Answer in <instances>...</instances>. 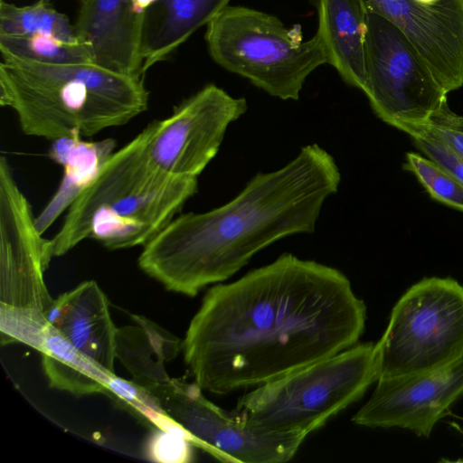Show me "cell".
<instances>
[{"label": "cell", "mask_w": 463, "mask_h": 463, "mask_svg": "<svg viewBox=\"0 0 463 463\" xmlns=\"http://www.w3.org/2000/svg\"><path fill=\"white\" fill-rule=\"evenodd\" d=\"M366 307L337 269L284 253L204 295L182 342L195 383L224 394L335 355L361 337Z\"/></svg>", "instance_id": "6da1fadb"}, {"label": "cell", "mask_w": 463, "mask_h": 463, "mask_svg": "<svg viewBox=\"0 0 463 463\" xmlns=\"http://www.w3.org/2000/svg\"><path fill=\"white\" fill-rule=\"evenodd\" d=\"M340 181L334 157L317 144L305 146L282 168L256 175L226 204L175 217L143 246L138 266L167 290L194 297L276 241L314 232Z\"/></svg>", "instance_id": "7a4b0ae2"}, {"label": "cell", "mask_w": 463, "mask_h": 463, "mask_svg": "<svg viewBox=\"0 0 463 463\" xmlns=\"http://www.w3.org/2000/svg\"><path fill=\"white\" fill-rule=\"evenodd\" d=\"M149 124L115 151L67 210L48 240L53 257L86 239L109 250L144 246L161 232L197 191L198 177L159 169L149 157Z\"/></svg>", "instance_id": "3957f363"}, {"label": "cell", "mask_w": 463, "mask_h": 463, "mask_svg": "<svg viewBox=\"0 0 463 463\" xmlns=\"http://www.w3.org/2000/svg\"><path fill=\"white\" fill-rule=\"evenodd\" d=\"M0 105L17 116L22 131L51 141L92 137L127 124L148 105L143 77L95 63L51 64L2 56Z\"/></svg>", "instance_id": "277c9868"}, {"label": "cell", "mask_w": 463, "mask_h": 463, "mask_svg": "<svg viewBox=\"0 0 463 463\" xmlns=\"http://www.w3.org/2000/svg\"><path fill=\"white\" fill-rule=\"evenodd\" d=\"M374 382L375 344L354 345L257 386L239 399L236 414L262 430L307 436L358 401Z\"/></svg>", "instance_id": "5b68a950"}, {"label": "cell", "mask_w": 463, "mask_h": 463, "mask_svg": "<svg viewBox=\"0 0 463 463\" xmlns=\"http://www.w3.org/2000/svg\"><path fill=\"white\" fill-rule=\"evenodd\" d=\"M212 59L268 94L297 100L307 78L327 59L319 36L303 40L300 25L286 26L273 14L228 5L207 25Z\"/></svg>", "instance_id": "8992f818"}, {"label": "cell", "mask_w": 463, "mask_h": 463, "mask_svg": "<svg viewBox=\"0 0 463 463\" xmlns=\"http://www.w3.org/2000/svg\"><path fill=\"white\" fill-rule=\"evenodd\" d=\"M52 259L35 224L32 206L7 158L0 157L1 344L23 343L41 350L53 302L44 281Z\"/></svg>", "instance_id": "52a82bcc"}, {"label": "cell", "mask_w": 463, "mask_h": 463, "mask_svg": "<svg viewBox=\"0 0 463 463\" xmlns=\"http://www.w3.org/2000/svg\"><path fill=\"white\" fill-rule=\"evenodd\" d=\"M463 355V286L424 278L393 307L375 344L377 381L424 373Z\"/></svg>", "instance_id": "ba28073f"}, {"label": "cell", "mask_w": 463, "mask_h": 463, "mask_svg": "<svg viewBox=\"0 0 463 463\" xmlns=\"http://www.w3.org/2000/svg\"><path fill=\"white\" fill-rule=\"evenodd\" d=\"M366 81L363 92L375 115L395 128L424 123L463 130V117L448 104V93L405 34L367 10Z\"/></svg>", "instance_id": "9c48e42d"}, {"label": "cell", "mask_w": 463, "mask_h": 463, "mask_svg": "<svg viewBox=\"0 0 463 463\" xmlns=\"http://www.w3.org/2000/svg\"><path fill=\"white\" fill-rule=\"evenodd\" d=\"M195 383L170 378L149 392L163 410L213 458L231 463H283L298 452L306 435L257 429L236 413L208 401Z\"/></svg>", "instance_id": "30bf717a"}, {"label": "cell", "mask_w": 463, "mask_h": 463, "mask_svg": "<svg viewBox=\"0 0 463 463\" xmlns=\"http://www.w3.org/2000/svg\"><path fill=\"white\" fill-rule=\"evenodd\" d=\"M246 110L244 98L208 84L167 118L149 123V157L165 173L198 177L216 156L228 126Z\"/></svg>", "instance_id": "8fae6325"}, {"label": "cell", "mask_w": 463, "mask_h": 463, "mask_svg": "<svg viewBox=\"0 0 463 463\" xmlns=\"http://www.w3.org/2000/svg\"><path fill=\"white\" fill-rule=\"evenodd\" d=\"M463 395V355L435 370L383 379L352 420L371 428L398 427L428 437L451 404Z\"/></svg>", "instance_id": "7c38bea8"}, {"label": "cell", "mask_w": 463, "mask_h": 463, "mask_svg": "<svg viewBox=\"0 0 463 463\" xmlns=\"http://www.w3.org/2000/svg\"><path fill=\"white\" fill-rule=\"evenodd\" d=\"M397 26L449 94L463 86V0H362Z\"/></svg>", "instance_id": "4fadbf2b"}, {"label": "cell", "mask_w": 463, "mask_h": 463, "mask_svg": "<svg viewBox=\"0 0 463 463\" xmlns=\"http://www.w3.org/2000/svg\"><path fill=\"white\" fill-rule=\"evenodd\" d=\"M145 14L131 0H82L74 30L92 51L94 63L131 77H143L141 41Z\"/></svg>", "instance_id": "5bb4252c"}, {"label": "cell", "mask_w": 463, "mask_h": 463, "mask_svg": "<svg viewBox=\"0 0 463 463\" xmlns=\"http://www.w3.org/2000/svg\"><path fill=\"white\" fill-rule=\"evenodd\" d=\"M48 326L76 350L115 373L118 327L109 300L94 280L83 281L55 298L46 315Z\"/></svg>", "instance_id": "9a60e30c"}, {"label": "cell", "mask_w": 463, "mask_h": 463, "mask_svg": "<svg viewBox=\"0 0 463 463\" xmlns=\"http://www.w3.org/2000/svg\"><path fill=\"white\" fill-rule=\"evenodd\" d=\"M319 36L327 59L348 85L366 81L367 10L362 0H317Z\"/></svg>", "instance_id": "2e32d148"}, {"label": "cell", "mask_w": 463, "mask_h": 463, "mask_svg": "<svg viewBox=\"0 0 463 463\" xmlns=\"http://www.w3.org/2000/svg\"><path fill=\"white\" fill-rule=\"evenodd\" d=\"M231 0H157L145 13L143 73L168 58L195 31L207 25Z\"/></svg>", "instance_id": "e0dca14e"}, {"label": "cell", "mask_w": 463, "mask_h": 463, "mask_svg": "<svg viewBox=\"0 0 463 463\" xmlns=\"http://www.w3.org/2000/svg\"><path fill=\"white\" fill-rule=\"evenodd\" d=\"M113 138L87 141L80 136H71L52 141L49 157L61 165L62 178L60 185L35 217V224L43 234L95 177L100 167L115 152Z\"/></svg>", "instance_id": "ac0fdd59"}, {"label": "cell", "mask_w": 463, "mask_h": 463, "mask_svg": "<svg viewBox=\"0 0 463 463\" xmlns=\"http://www.w3.org/2000/svg\"><path fill=\"white\" fill-rule=\"evenodd\" d=\"M133 320L134 326L118 328L117 359L134 382L148 389L170 378L165 364L176 356L182 342L146 317L133 316Z\"/></svg>", "instance_id": "d6986e66"}, {"label": "cell", "mask_w": 463, "mask_h": 463, "mask_svg": "<svg viewBox=\"0 0 463 463\" xmlns=\"http://www.w3.org/2000/svg\"><path fill=\"white\" fill-rule=\"evenodd\" d=\"M40 352L50 386L77 396L106 393L116 374L80 354L50 326Z\"/></svg>", "instance_id": "ffe728a7"}, {"label": "cell", "mask_w": 463, "mask_h": 463, "mask_svg": "<svg viewBox=\"0 0 463 463\" xmlns=\"http://www.w3.org/2000/svg\"><path fill=\"white\" fill-rule=\"evenodd\" d=\"M36 33L52 35L69 43L80 42L68 16L52 7L48 0H38L23 6L1 0L0 35Z\"/></svg>", "instance_id": "44dd1931"}, {"label": "cell", "mask_w": 463, "mask_h": 463, "mask_svg": "<svg viewBox=\"0 0 463 463\" xmlns=\"http://www.w3.org/2000/svg\"><path fill=\"white\" fill-rule=\"evenodd\" d=\"M1 56L51 64L94 63L91 48L48 34L0 35Z\"/></svg>", "instance_id": "7402d4cb"}, {"label": "cell", "mask_w": 463, "mask_h": 463, "mask_svg": "<svg viewBox=\"0 0 463 463\" xmlns=\"http://www.w3.org/2000/svg\"><path fill=\"white\" fill-rule=\"evenodd\" d=\"M403 168L417 178L431 198L463 212V183L443 166L424 155L408 152Z\"/></svg>", "instance_id": "603a6c76"}, {"label": "cell", "mask_w": 463, "mask_h": 463, "mask_svg": "<svg viewBox=\"0 0 463 463\" xmlns=\"http://www.w3.org/2000/svg\"><path fill=\"white\" fill-rule=\"evenodd\" d=\"M106 393L127 405L157 429L171 431L185 430L163 410L150 392L134 381H127L115 374L109 381Z\"/></svg>", "instance_id": "cb8c5ba5"}, {"label": "cell", "mask_w": 463, "mask_h": 463, "mask_svg": "<svg viewBox=\"0 0 463 463\" xmlns=\"http://www.w3.org/2000/svg\"><path fill=\"white\" fill-rule=\"evenodd\" d=\"M193 446L196 440L187 431H171L157 429L146 445L150 459L161 463H186L192 460Z\"/></svg>", "instance_id": "d4e9b609"}, {"label": "cell", "mask_w": 463, "mask_h": 463, "mask_svg": "<svg viewBox=\"0 0 463 463\" xmlns=\"http://www.w3.org/2000/svg\"><path fill=\"white\" fill-rule=\"evenodd\" d=\"M395 128L412 137L432 138L441 142L454 154L463 159V130L434 124L424 123H401Z\"/></svg>", "instance_id": "484cf974"}, {"label": "cell", "mask_w": 463, "mask_h": 463, "mask_svg": "<svg viewBox=\"0 0 463 463\" xmlns=\"http://www.w3.org/2000/svg\"><path fill=\"white\" fill-rule=\"evenodd\" d=\"M414 146L425 156L435 161L463 183V159L449 147L432 138L412 137Z\"/></svg>", "instance_id": "4316f807"}, {"label": "cell", "mask_w": 463, "mask_h": 463, "mask_svg": "<svg viewBox=\"0 0 463 463\" xmlns=\"http://www.w3.org/2000/svg\"><path fill=\"white\" fill-rule=\"evenodd\" d=\"M157 0H131V4L135 12L145 14Z\"/></svg>", "instance_id": "83f0119b"}]
</instances>
